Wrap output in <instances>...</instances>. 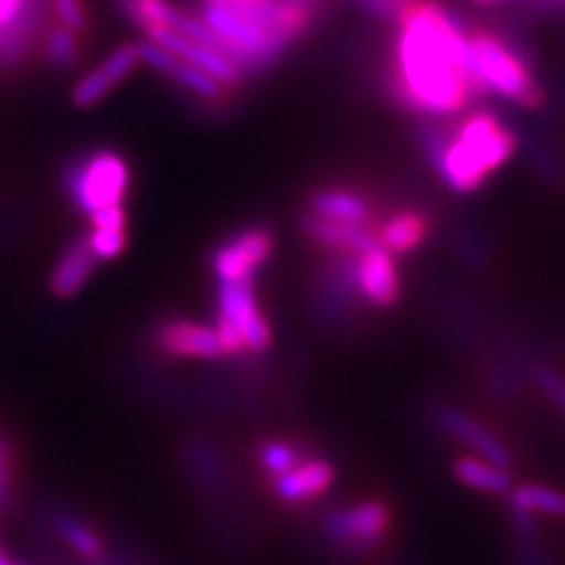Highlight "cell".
I'll return each mask as SVG.
<instances>
[{
    "instance_id": "4dcf8cb0",
    "label": "cell",
    "mask_w": 565,
    "mask_h": 565,
    "mask_svg": "<svg viewBox=\"0 0 565 565\" xmlns=\"http://www.w3.org/2000/svg\"><path fill=\"white\" fill-rule=\"evenodd\" d=\"M26 0H0V26H8L14 22V17L20 14Z\"/></svg>"
},
{
    "instance_id": "1f68e13d",
    "label": "cell",
    "mask_w": 565,
    "mask_h": 565,
    "mask_svg": "<svg viewBox=\"0 0 565 565\" xmlns=\"http://www.w3.org/2000/svg\"><path fill=\"white\" fill-rule=\"evenodd\" d=\"M6 492H8V462L6 457H0V502L6 500Z\"/></svg>"
},
{
    "instance_id": "d4e9b609",
    "label": "cell",
    "mask_w": 565,
    "mask_h": 565,
    "mask_svg": "<svg viewBox=\"0 0 565 565\" xmlns=\"http://www.w3.org/2000/svg\"><path fill=\"white\" fill-rule=\"evenodd\" d=\"M62 535L66 537V542L74 546V550L87 558H99L104 554V544L102 540L93 533L90 527L83 525L81 521L74 519H62L60 521Z\"/></svg>"
},
{
    "instance_id": "603a6c76",
    "label": "cell",
    "mask_w": 565,
    "mask_h": 565,
    "mask_svg": "<svg viewBox=\"0 0 565 565\" xmlns=\"http://www.w3.org/2000/svg\"><path fill=\"white\" fill-rule=\"evenodd\" d=\"M137 64H139L137 47L132 43H126V45L116 47L111 55L97 66V71L116 87L118 83H122L132 74Z\"/></svg>"
},
{
    "instance_id": "9a60e30c",
    "label": "cell",
    "mask_w": 565,
    "mask_h": 565,
    "mask_svg": "<svg viewBox=\"0 0 565 565\" xmlns=\"http://www.w3.org/2000/svg\"><path fill=\"white\" fill-rule=\"evenodd\" d=\"M334 483V467L326 459H307L271 481L274 494L286 504H302L323 494Z\"/></svg>"
},
{
    "instance_id": "ba28073f",
    "label": "cell",
    "mask_w": 565,
    "mask_h": 565,
    "mask_svg": "<svg viewBox=\"0 0 565 565\" xmlns=\"http://www.w3.org/2000/svg\"><path fill=\"white\" fill-rule=\"evenodd\" d=\"M353 290L359 302L373 309H392L401 299V274L394 255L386 253L382 245L370 247L365 253L349 257Z\"/></svg>"
},
{
    "instance_id": "7402d4cb",
    "label": "cell",
    "mask_w": 565,
    "mask_h": 565,
    "mask_svg": "<svg viewBox=\"0 0 565 565\" xmlns=\"http://www.w3.org/2000/svg\"><path fill=\"white\" fill-rule=\"evenodd\" d=\"M257 462L271 479H276V476L286 473L288 469L299 465V455L290 444H286V440H264L257 448Z\"/></svg>"
},
{
    "instance_id": "cb8c5ba5",
    "label": "cell",
    "mask_w": 565,
    "mask_h": 565,
    "mask_svg": "<svg viewBox=\"0 0 565 565\" xmlns=\"http://www.w3.org/2000/svg\"><path fill=\"white\" fill-rule=\"evenodd\" d=\"M85 241L97 259H114L128 247V228H90Z\"/></svg>"
},
{
    "instance_id": "8fae6325",
    "label": "cell",
    "mask_w": 565,
    "mask_h": 565,
    "mask_svg": "<svg viewBox=\"0 0 565 565\" xmlns=\"http://www.w3.org/2000/svg\"><path fill=\"white\" fill-rule=\"evenodd\" d=\"M153 344L170 359H224L215 328L186 321V318H168L161 326H156Z\"/></svg>"
},
{
    "instance_id": "277c9868",
    "label": "cell",
    "mask_w": 565,
    "mask_h": 565,
    "mask_svg": "<svg viewBox=\"0 0 565 565\" xmlns=\"http://www.w3.org/2000/svg\"><path fill=\"white\" fill-rule=\"evenodd\" d=\"M471 62L483 90L504 97L521 109H540L544 90L523 52L490 29H469Z\"/></svg>"
},
{
    "instance_id": "8992f818",
    "label": "cell",
    "mask_w": 565,
    "mask_h": 565,
    "mask_svg": "<svg viewBox=\"0 0 565 565\" xmlns=\"http://www.w3.org/2000/svg\"><path fill=\"white\" fill-rule=\"evenodd\" d=\"M217 318L236 330L245 353H264L271 347L274 334L257 302L255 278L217 282Z\"/></svg>"
},
{
    "instance_id": "52a82bcc",
    "label": "cell",
    "mask_w": 565,
    "mask_h": 565,
    "mask_svg": "<svg viewBox=\"0 0 565 565\" xmlns=\"http://www.w3.org/2000/svg\"><path fill=\"white\" fill-rule=\"evenodd\" d=\"M276 247V234L267 224L245 226L241 232L220 243L210 255V267L217 282L255 278V274L269 262Z\"/></svg>"
},
{
    "instance_id": "ac0fdd59",
    "label": "cell",
    "mask_w": 565,
    "mask_h": 565,
    "mask_svg": "<svg viewBox=\"0 0 565 565\" xmlns=\"http://www.w3.org/2000/svg\"><path fill=\"white\" fill-rule=\"evenodd\" d=\"M452 473L459 483L486 494L511 492V476L507 469L488 462L483 457H457L452 462Z\"/></svg>"
},
{
    "instance_id": "ffe728a7",
    "label": "cell",
    "mask_w": 565,
    "mask_h": 565,
    "mask_svg": "<svg viewBox=\"0 0 565 565\" xmlns=\"http://www.w3.org/2000/svg\"><path fill=\"white\" fill-rule=\"evenodd\" d=\"M168 78H170L174 85H180L182 90H186L189 95L199 97V99H203V102H207V104H220V102H224V99H226V93H228L220 81H215L210 74H205L203 68L193 66V64H189V62H182V60H177V62L172 64Z\"/></svg>"
},
{
    "instance_id": "7a4b0ae2",
    "label": "cell",
    "mask_w": 565,
    "mask_h": 565,
    "mask_svg": "<svg viewBox=\"0 0 565 565\" xmlns=\"http://www.w3.org/2000/svg\"><path fill=\"white\" fill-rule=\"evenodd\" d=\"M196 17L243 74H262L309 31L316 10L299 0H199Z\"/></svg>"
},
{
    "instance_id": "9c48e42d",
    "label": "cell",
    "mask_w": 565,
    "mask_h": 565,
    "mask_svg": "<svg viewBox=\"0 0 565 565\" xmlns=\"http://www.w3.org/2000/svg\"><path fill=\"white\" fill-rule=\"evenodd\" d=\"M392 509L377 500H365L353 507L332 511L326 519V533L342 546L351 550H370L377 546L392 530Z\"/></svg>"
},
{
    "instance_id": "4316f807",
    "label": "cell",
    "mask_w": 565,
    "mask_h": 565,
    "mask_svg": "<svg viewBox=\"0 0 565 565\" xmlns=\"http://www.w3.org/2000/svg\"><path fill=\"white\" fill-rule=\"evenodd\" d=\"M353 3H356L365 14L373 17V20L394 26L417 0H353Z\"/></svg>"
},
{
    "instance_id": "836d02e7",
    "label": "cell",
    "mask_w": 565,
    "mask_h": 565,
    "mask_svg": "<svg viewBox=\"0 0 565 565\" xmlns=\"http://www.w3.org/2000/svg\"><path fill=\"white\" fill-rule=\"evenodd\" d=\"M0 565H12V563H10V561H8L3 554H0Z\"/></svg>"
},
{
    "instance_id": "3957f363",
    "label": "cell",
    "mask_w": 565,
    "mask_h": 565,
    "mask_svg": "<svg viewBox=\"0 0 565 565\" xmlns=\"http://www.w3.org/2000/svg\"><path fill=\"white\" fill-rule=\"evenodd\" d=\"M419 149L450 191H481L519 149V137L492 111H465L419 130Z\"/></svg>"
},
{
    "instance_id": "5bb4252c",
    "label": "cell",
    "mask_w": 565,
    "mask_h": 565,
    "mask_svg": "<svg viewBox=\"0 0 565 565\" xmlns=\"http://www.w3.org/2000/svg\"><path fill=\"white\" fill-rule=\"evenodd\" d=\"M434 417L440 429L450 434L452 438L462 440L465 446L473 448L483 459H488V462L498 465L502 469L511 465V455L502 446V440L494 438L486 427H481V424L471 419L467 413L455 408V405H438Z\"/></svg>"
},
{
    "instance_id": "7c38bea8",
    "label": "cell",
    "mask_w": 565,
    "mask_h": 565,
    "mask_svg": "<svg viewBox=\"0 0 565 565\" xmlns=\"http://www.w3.org/2000/svg\"><path fill=\"white\" fill-rule=\"evenodd\" d=\"M299 228H302V234L311 243L321 245L323 250H330L332 255H342V257H353L370 250V247L380 245L377 224L370 226V224L332 222V220H323L305 212V215L299 217Z\"/></svg>"
},
{
    "instance_id": "30bf717a",
    "label": "cell",
    "mask_w": 565,
    "mask_h": 565,
    "mask_svg": "<svg viewBox=\"0 0 565 565\" xmlns=\"http://www.w3.org/2000/svg\"><path fill=\"white\" fill-rule=\"evenodd\" d=\"M145 39L163 45L168 52H172V55L177 60L182 62H189L193 66L203 68L205 74H210L215 81H220L226 90H234V87H241L243 81H245V74L243 68L232 60L226 57L224 52L215 50V47H207L199 41L193 39H186V35L177 33L168 26H151L145 31Z\"/></svg>"
},
{
    "instance_id": "d6986e66",
    "label": "cell",
    "mask_w": 565,
    "mask_h": 565,
    "mask_svg": "<svg viewBox=\"0 0 565 565\" xmlns=\"http://www.w3.org/2000/svg\"><path fill=\"white\" fill-rule=\"evenodd\" d=\"M511 509L516 516L546 514L554 519H565V492L546 486H521L511 490Z\"/></svg>"
},
{
    "instance_id": "5b68a950",
    "label": "cell",
    "mask_w": 565,
    "mask_h": 565,
    "mask_svg": "<svg viewBox=\"0 0 565 565\" xmlns=\"http://www.w3.org/2000/svg\"><path fill=\"white\" fill-rule=\"evenodd\" d=\"M64 191L83 215L111 205H126L130 168L126 158L111 149L90 151L71 163L62 174Z\"/></svg>"
},
{
    "instance_id": "83f0119b",
    "label": "cell",
    "mask_w": 565,
    "mask_h": 565,
    "mask_svg": "<svg viewBox=\"0 0 565 565\" xmlns=\"http://www.w3.org/2000/svg\"><path fill=\"white\" fill-rule=\"evenodd\" d=\"M50 6L60 20V26L74 33H83L90 26V20H87V12L81 0H50Z\"/></svg>"
},
{
    "instance_id": "484cf974",
    "label": "cell",
    "mask_w": 565,
    "mask_h": 565,
    "mask_svg": "<svg viewBox=\"0 0 565 565\" xmlns=\"http://www.w3.org/2000/svg\"><path fill=\"white\" fill-rule=\"evenodd\" d=\"M111 90H114V85L95 68L74 85V90H71V99H74V104L81 106V109H90V106L99 104Z\"/></svg>"
},
{
    "instance_id": "2e32d148",
    "label": "cell",
    "mask_w": 565,
    "mask_h": 565,
    "mask_svg": "<svg viewBox=\"0 0 565 565\" xmlns=\"http://www.w3.org/2000/svg\"><path fill=\"white\" fill-rule=\"evenodd\" d=\"M431 217L417 207H403L377 224V238L386 253L411 255L429 241Z\"/></svg>"
},
{
    "instance_id": "6da1fadb",
    "label": "cell",
    "mask_w": 565,
    "mask_h": 565,
    "mask_svg": "<svg viewBox=\"0 0 565 565\" xmlns=\"http://www.w3.org/2000/svg\"><path fill=\"white\" fill-rule=\"evenodd\" d=\"M386 93L401 109L452 118L486 95L469 50V29L440 0H417L394 24Z\"/></svg>"
},
{
    "instance_id": "d6a6232c",
    "label": "cell",
    "mask_w": 565,
    "mask_h": 565,
    "mask_svg": "<svg viewBox=\"0 0 565 565\" xmlns=\"http://www.w3.org/2000/svg\"><path fill=\"white\" fill-rule=\"evenodd\" d=\"M473 6H481V8H492V6H502V3H511V0H469Z\"/></svg>"
},
{
    "instance_id": "f1b7e54d",
    "label": "cell",
    "mask_w": 565,
    "mask_h": 565,
    "mask_svg": "<svg viewBox=\"0 0 565 565\" xmlns=\"http://www.w3.org/2000/svg\"><path fill=\"white\" fill-rule=\"evenodd\" d=\"M537 382L542 386V392L550 396V401L565 413V380L558 373H554V370L542 367L537 373Z\"/></svg>"
},
{
    "instance_id": "e0dca14e",
    "label": "cell",
    "mask_w": 565,
    "mask_h": 565,
    "mask_svg": "<svg viewBox=\"0 0 565 565\" xmlns=\"http://www.w3.org/2000/svg\"><path fill=\"white\" fill-rule=\"evenodd\" d=\"M97 257L87 245L85 236L78 238L76 243H71L62 257L57 259L55 269L50 274V290L52 295H57L62 299L74 297L85 288V282L93 278L97 269Z\"/></svg>"
},
{
    "instance_id": "f546056e",
    "label": "cell",
    "mask_w": 565,
    "mask_h": 565,
    "mask_svg": "<svg viewBox=\"0 0 565 565\" xmlns=\"http://www.w3.org/2000/svg\"><path fill=\"white\" fill-rule=\"evenodd\" d=\"M90 224L93 228H128L126 205H111L93 212Z\"/></svg>"
},
{
    "instance_id": "4fadbf2b",
    "label": "cell",
    "mask_w": 565,
    "mask_h": 565,
    "mask_svg": "<svg viewBox=\"0 0 565 565\" xmlns=\"http://www.w3.org/2000/svg\"><path fill=\"white\" fill-rule=\"evenodd\" d=\"M307 212L316 217L347 224H377V207L363 191L332 184L318 186L307 196Z\"/></svg>"
},
{
    "instance_id": "44dd1931",
    "label": "cell",
    "mask_w": 565,
    "mask_h": 565,
    "mask_svg": "<svg viewBox=\"0 0 565 565\" xmlns=\"http://www.w3.org/2000/svg\"><path fill=\"white\" fill-rule=\"evenodd\" d=\"M45 60L55 68H71L78 60V33L55 26L45 33Z\"/></svg>"
}]
</instances>
